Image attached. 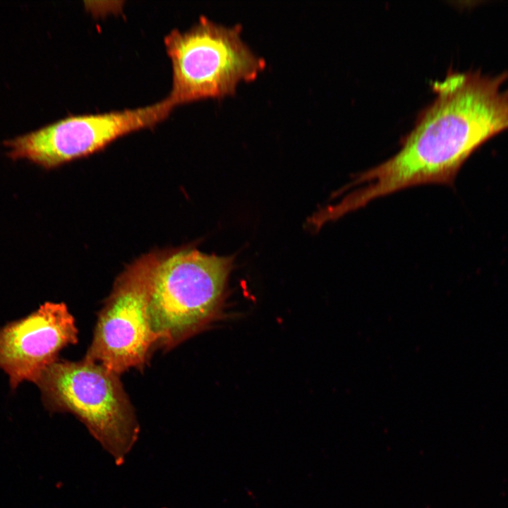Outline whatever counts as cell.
Listing matches in <instances>:
<instances>
[{"label": "cell", "instance_id": "obj_1", "mask_svg": "<svg viewBox=\"0 0 508 508\" xmlns=\"http://www.w3.org/2000/svg\"><path fill=\"white\" fill-rule=\"evenodd\" d=\"M508 71H450L433 84L437 96L419 114L399 150L351 176L340 207L346 214L375 199L423 184H452L482 143L508 128Z\"/></svg>", "mask_w": 508, "mask_h": 508}, {"label": "cell", "instance_id": "obj_2", "mask_svg": "<svg viewBox=\"0 0 508 508\" xmlns=\"http://www.w3.org/2000/svg\"><path fill=\"white\" fill-rule=\"evenodd\" d=\"M51 413H70L114 459L123 464L140 425L119 375L86 358L56 360L35 383Z\"/></svg>", "mask_w": 508, "mask_h": 508}, {"label": "cell", "instance_id": "obj_3", "mask_svg": "<svg viewBox=\"0 0 508 508\" xmlns=\"http://www.w3.org/2000/svg\"><path fill=\"white\" fill-rule=\"evenodd\" d=\"M233 261V256L192 248L167 252L155 272L148 305L156 347L170 350L215 319Z\"/></svg>", "mask_w": 508, "mask_h": 508}, {"label": "cell", "instance_id": "obj_4", "mask_svg": "<svg viewBox=\"0 0 508 508\" xmlns=\"http://www.w3.org/2000/svg\"><path fill=\"white\" fill-rule=\"evenodd\" d=\"M241 32L238 24L226 26L203 16L188 30L174 29L165 37L172 66V86L167 97L175 107L234 95L241 82L257 78L265 61Z\"/></svg>", "mask_w": 508, "mask_h": 508}, {"label": "cell", "instance_id": "obj_5", "mask_svg": "<svg viewBox=\"0 0 508 508\" xmlns=\"http://www.w3.org/2000/svg\"><path fill=\"white\" fill-rule=\"evenodd\" d=\"M167 253L145 254L126 267L98 313L85 358L120 375L143 370L156 347L148 305L157 268Z\"/></svg>", "mask_w": 508, "mask_h": 508}, {"label": "cell", "instance_id": "obj_6", "mask_svg": "<svg viewBox=\"0 0 508 508\" xmlns=\"http://www.w3.org/2000/svg\"><path fill=\"white\" fill-rule=\"evenodd\" d=\"M174 106L166 97L150 105L68 116L4 142L12 160L26 159L46 169L101 150L126 135L167 119Z\"/></svg>", "mask_w": 508, "mask_h": 508}, {"label": "cell", "instance_id": "obj_7", "mask_svg": "<svg viewBox=\"0 0 508 508\" xmlns=\"http://www.w3.org/2000/svg\"><path fill=\"white\" fill-rule=\"evenodd\" d=\"M78 334L74 317L63 302H45L1 327L0 369L8 376L11 390L25 381L35 383L63 349L77 343Z\"/></svg>", "mask_w": 508, "mask_h": 508}]
</instances>
